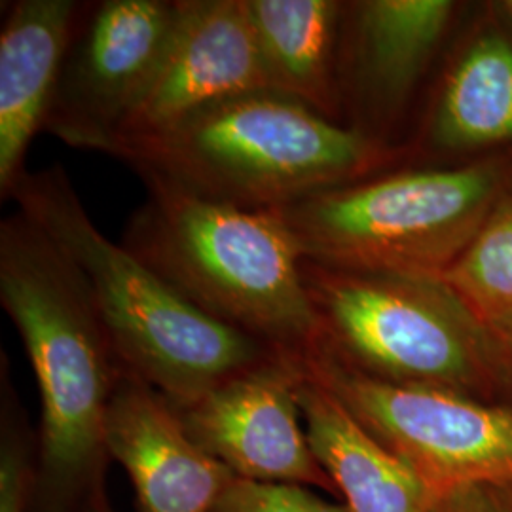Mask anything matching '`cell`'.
Segmentation results:
<instances>
[{
  "label": "cell",
  "instance_id": "obj_1",
  "mask_svg": "<svg viewBox=\"0 0 512 512\" xmlns=\"http://www.w3.org/2000/svg\"><path fill=\"white\" fill-rule=\"evenodd\" d=\"M0 302L42 404L33 512H78L103 490L107 416L124 366L76 266L19 211L0 222Z\"/></svg>",
  "mask_w": 512,
  "mask_h": 512
},
{
  "label": "cell",
  "instance_id": "obj_2",
  "mask_svg": "<svg viewBox=\"0 0 512 512\" xmlns=\"http://www.w3.org/2000/svg\"><path fill=\"white\" fill-rule=\"evenodd\" d=\"M8 198L76 266L122 366L171 406L192 403L281 355L196 308L122 243H112L61 165L25 171Z\"/></svg>",
  "mask_w": 512,
  "mask_h": 512
},
{
  "label": "cell",
  "instance_id": "obj_3",
  "mask_svg": "<svg viewBox=\"0 0 512 512\" xmlns=\"http://www.w3.org/2000/svg\"><path fill=\"white\" fill-rule=\"evenodd\" d=\"M147 200L122 245L188 302L277 353L302 361L321 329L302 274L304 256L277 211L202 198L139 175Z\"/></svg>",
  "mask_w": 512,
  "mask_h": 512
},
{
  "label": "cell",
  "instance_id": "obj_4",
  "mask_svg": "<svg viewBox=\"0 0 512 512\" xmlns=\"http://www.w3.org/2000/svg\"><path fill=\"white\" fill-rule=\"evenodd\" d=\"M401 150L332 122L281 93H245L200 110L118 160L202 198L277 211L384 173Z\"/></svg>",
  "mask_w": 512,
  "mask_h": 512
},
{
  "label": "cell",
  "instance_id": "obj_5",
  "mask_svg": "<svg viewBox=\"0 0 512 512\" xmlns=\"http://www.w3.org/2000/svg\"><path fill=\"white\" fill-rule=\"evenodd\" d=\"M512 190V162L384 171L277 209L304 260L440 279Z\"/></svg>",
  "mask_w": 512,
  "mask_h": 512
},
{
  "label": "cell",
  "instance_id": "obj_6",
  "mask_svg": "<svg viewBox=\"0 0 512 512\" xmlns=\"http://www.w3.org/2000/svg\"><path fill=\"white\" fill-rule=\"evenodd\" d=\"M317 346L391 384L507 404L494 334L440 279L302 262Z\"/></svg>",
  "mask_w": 512,
  "mask_h": 512
},
{
  "label": "cell",
  "instance_id": "obj_7",
  "mask_svg": "<svg viewBox=\"0 0 512 512\" xmlns=\"http://www.w3.org/2000/svg\"><path fill=\"white\" fill-rule=\"evenodd\" d=\"M439 499L461 486L512 484V406L372 378L317 346L298 361Z\"/></svg>",
  "mask_w": 512,
  "mask_h": 512
},
{
  "label": "cell",
  "instance_id": "obj_8",
  "mask_svg": "<svg viewBox=\"0 0 512 512\" xmlns=\"http://www.w3.org/2000/svg\"><path fill=\"white\" fill-rule=\"evenodd\" d=\"M183 0L86 4L44 129L69 147L105 152L156 73Z\"/></svg>",
  "mask_w": 512,
  "mask_h": 512
},
{
  "label": "cell",
  "instance_id": "obj_9",
  "mask_svg": "<svg viewBox=\"0 0 512 512\" xmlns=\"http://www.w3.org/2000/svg\"><path fill=\"white\" fill-rule=\"evenodd\" d=\"M300 382V365L279 355L171 408L192 442L239 478L313 486L340 497L311 450Z\"/></svg>",
  "mask_w": 512,
  "mask_h": 512
},
{
  "label": "cell",
  "instance_id": "obj_10",
  "mask_svg": "<svg viewBox=\"0 0 512 512\" xmlns=\"http://www.w3.org/2000/svg\"><path fill=\"white\" fill-rule=\"evenodd\" d=\"M270 90L247 0H183L175 35L105 154L154 139L200 110Z\"/></svg>",
  "mask_w": 512,
  "mask_h": 512
},
{
  "label": "cell",
  "instance_id": "obj_11",
  "mask_svg": "<svg viewBox=\"0 0 512 512\" xmlns=\"http://www.w3.org/2000/svg\"><path fill=\"white\" fill-rule=\"evenodd\" d=\"M107 448L131 478L139 512H211L236 476L196 446L171 404L126 368L110 401Z\"/></svg>",
  "mask_w": 512,
  "mask_h": 512
},
{
  "label": "cell",
  "instance_id": "obj_12",
  "mask_svg": "<svg viewBox=\"0 0 512 512\" xmlns=\"http://www.w3.org/2000/svg\"><path fill=\"white\" fill-rule=\"evenodd\" d=\"M448 0H363L344 4L338 52L340 103L346 97L366 122L393 120L431 65L450 29Z\"/></svg>",
  "mask_w": 512,
  "mask_h": 512
},
{
  "label": "cell",
  "instance_id": "obj_13",
  "mask_svg": "<svg viewBox=\"0 0 512 512\" xmlns=\"http://www.w3.org/2000/svg\"><path fill=\"white\" fill-rule=\"evenodd\" d=\"M86 4L16 0L0 31V194L25 175V156L46 126L74 31Z\"/></svg>",
  "mask_w": 512,
  "mask_h": 512
},
{
  "label": "cell",
  "instance_id": "obj_14",
  "mask_svg": "<svg viewBox=\"0 0 512 512\" xmlns=\"http://www.w3.org/2000/svg\"><path fill=\"white\" fill-rule=\"evenodd\" d=\"M298 404L311 450L338 486L349 512H431L437 499L420 476L304 370Z\"/></svg>",
  "mask_w": 512,
  "mask_h": 512
},
{
  "label": "cell",
  "instance_id": "obj_15",
  "mask_svg": "<svg viewBox=\"0 0 512 512\" xmlns=\"http://www.w3.org/2000/svg\"><path fill=\"white\" fill-rule=\"evenodd\" d=\"M247 10L270 92L291 97L342 124L338 52L344 4L247 0Z\"/></svg>",
  "mask_w": 512,
  "mask_h": 512
},
{
  "label": "cell",
  "instance_id": "obj_16",
  "mask_svg": "<svg viewBox=\"0 0 512 512\" xmlns=\"http://www.w3.org/2000/svg\"><path fill=\"white\" fill-rule=\"evenodd\" d=\"M431 147L463 152L512 141V44L484 35L459 57L429 118Z\"/></svg>",
  "mask_w": 512,
  "mask_h": 512
},
{
  "label": "cell",
  "instance_id": "obj_17",
  "mask_svg": "<svg viewBox=\"0 0 512 512\" xmlns=\"http://www.w3.org/2000/svg\"><path fill=\"white\" fill-rule=\"evenodd\" d=\"M492 334L512 323V190L440 277Z\"/></svg>",
  "mask_w": 512,
  "mask_h": 512
},
{
  "label": "cell",
  "instance_id": "obj_18",
  "mask_svg": "<svg viewBox=\"0 0 512 512\" xmlns=\"http://www.w3.org/2000/svg\"><path fill=\"white\" fill-rule=\"evenodd\" d=\"M211 512H349L298 484L258 482L234 476Z\"/></svg>",
  "mask_w": 512,
  "mask_h": 512
},
{
  "label": "cell",
  "instance_id": "obj_19",
  "mask_svg": "<svg viewBox=\"0 0 512 512\" xmlns=\"http://www.w3.org/2000/svg\"><path fill=\"white\" fill-rule=\"evenodd\" d=\"M2 404V450H0V512H33L35 467L31 465L27 439L16 416L12 393Z\"/></svg>",
  "mask_w": 512,
  "mask_h": 512
},
{
  "label": "cell",
  "instance_id": "obj_20",
  "mask_svg": "<svg viewBox=\"0 0 512 512\" xmlns=\"http://www.w3.org/2000/svg\"><path fill=\"white\" fill-rule=\"evenodd\" d=\"M431 512H512V484H471L440 495Z\"/></svg>",
  "mask_w": 512,
  "mask_h": 512
},
{
  "label": "cell",
  "instance_id": "obj_21",
  "mask_svg": "<svg viewBox=\"0 0 512 512\" xmlns=\"http://www.w3.org/2000/svg\"><path fill=\"white\" fill-rule=\"evenodd\" d=\"M499 346V355H501V365L505 372V384H507V404L512 406V323L505 329L499 330L494 334Z\"/></svg>",
  "mask_w": 512,
  "mask_h": 512
},
{
  "label": "cell",
  "instance_id": "obj_22",
  "mask_svg": "<svg viewBox=\"0 0 512 512\" xmlns=\"http://www.w3.org/2000/svg\"><path fill=\"white\" fill-rule=\"evenodd\" d=\"M78 512H114L110 509L109 501L105 497V492L99 490L97 494L93 495L92 499L80 509Z\"/></svg>",
  "mask_w": 512,
  "mask_h": 512
},
{
  "label": "cell",
  "instance_id": "obj_23",
  "mask_svg": "<svg viewBox=\"0 0 512 512\" xmlns=\"http://www.w3.org/2000/svg\"><path fill=\"white\" fill-rule=\"evenodd\" d=\"M507 10H509V14L512 16V2H507Z\"/></svg>",
  "mask_w": 512,
  "mask_h": 512
}]
</instances>
